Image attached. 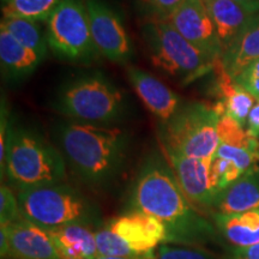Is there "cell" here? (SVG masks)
<instances>
[{
	"instance_id": "cell-1",
	"label": "cell",
	"mask_w": 259,
	"mask_h": 259,
	"mask_svg": "<svg viewBox=\"0 0 259 259\" xmlns=\"http://www.w3.org/2000/svg\"><path fill=\"white\" fill-rule=\"evenodd\" d=\"M131 204L134 211L148 213L164 223L167 244L198 247L216 238L211 223L190 203L170 166L160 158L149 160L139 171Z\"/></svg>"
},
{
	"instance_id": "cell-32",
	"label": "cell",
	"mask_w": 259,
	"mask_h": 259,
	"mask_svg": "<svg viewBox=\"0 0 259 259\" xmlns=\"http://www.w3.org/2000/svg\"><path fill=\"white\" fill-rule=\"evenodd\" d=\"M9 111L4 100L2 101V113H0V171H2V180L4 179L5 174V160H6V149L9 142Z\"/></svg>"
},
{
	"instance_id": "cell-34",
	"label": "cell",
	"mask_w": 259,
	"mask_h": 259,
	"mask_svg": "<svg viewBox=\"0 0 259 259\" xmlns=\"http://www.w3.org/2000/svg\"><path fill=\"white\" fill-rule=\"evenodd\" d=\"M229 259H259V244L245 248H235Z\"/></svg>"
},
{
	"instance_id": "cell-33",
	"label": "cell",
	"mask_w": 259,
	"mask_h": 259,
	"mask_svg": "<svg viewBox=\"0 0 259 259\" xmlns=\"http://www.w3.org/2000/svg\"><path fill=\"white\" fill-rule=\"evenodd\" d=\"M245 130L250 137L259 139V101L255 102L252 107L250 114L247 116Z\"/></svg>"
},
{
	"instance_id": "cell-17",
	"label": "cell",
	"mask_w": 259,
	"mask_h": 259,
	"mask_svg": "<svg viewBox=\"0 0 259 259\" xmlns=\"http://www.w3.org/2000/svg\"><path fill=\"white\" fill-rule=\"evenodd\" d=\"M59 259H96L95 232L85 225H69L48 231Z\"/></svg>"
},
{
	"instance_id": "cell-27",
	"label": "cell",
	"mask_w": 259,
	"mask_h": 259,
	"mask_svg": "<svg viewBox=\"0 0 259 259\" xmlns=\"http://www.w3.org/2000/svg\"><path fill=\"white\" fill-rule=\"evenodd\" d=\"M215 156L233 162L242 171V174H245L251 168L257 166L259 162V147H234V145L220 143Z\"/></svg>"
},
{
	"instance_id": "cell-31",
	"label": "cell",
	"mask_w": 259,
	"mask_h": 259,
	"mask_svg": "<svg viewBox=\"0 0 259 259\" xmlns=\"http://www.w3.org/2000/svg\"><path fill=\"white\" fill-rule=\"evenodd\" d=\"M234 80L259 101V59L245 67Z\"/></svg>"
},
{
	"instance_id": "cell-37",
	"label": "cell",
	"mask_w": 259,
	"mask_h": 259,
	"mask_svg": "<svg viewBox=\"0 0 259 259\" xmlns=\"http://www.w3.org/2000/svg\"><path fill=\"white\" fill-rule=\"evenodd\" d=\"M6 2H8V0H2V5H4Z\"/></svg>"
},
{
	"instance_id": "cell-30",
	"label": "cell",
	"mask_w": 259,
	"mask_h": 259,
	"mask_svg": "<svg viewBox=\"0 0 259 259\" xmlns=\"http://www.w3.org/2000/svg\"><path fill=\"white\" fill-rule=\"evenodd\" d=\"M185 0H139L149 19L166 21Z\"/></svg>"
},
{
	"instance_id": "cell-3",
	"label": "cell",
	"mask_w": 259,
	"mask_h": 259,
	"mask_svg": "<svg viewBox=\"0 0 259 259\" xmlns=\"http://www.w3.org/2000/svg\"><path fill=\"white\" fill-rule=\"evenodd\" d=\"M5 174L18 192L57 185L66 179V162L60 151L37 135L10 128Z\"/></svg>"
},
{
	"instance_id": "cell-5",
	"label": "cell",
	"mask_w": 259,
	"mask_h": 259,
	"mask_svg": "<svg viewBox=\"0 0 259 259\" xmlns=\"http://www.w3.org/2000/svg\"><path fill=\"white\" fill-rule=\"evenodd\" d=\"M143 36L155 66L184 83L200 78L220 63L194 47L167 21L148 19Z\"/></svg>"
},
{
	"instance_id": "cell-16",
	"label": "cell",
	"mask_w": 259,
	"mask_h": 259,
	"mask_svg": "<svg viewBox=\"0 0 259 259\" xmlns=\"http://www.w3.org/2000/svg\"><path fill=\"white\" fill-rule=\"evenodd\" d=\"M219 213H239L259 209V167L255 166L216 197Z\"/></svg>"
},
{
	"instance_id": "cell-15",
	"label": "cell",
	"mask_w": 259,
	"mask_h": 259,
	"mask_svg": "<svg viewBox=\"0 0 259 259\" xmlns=\"http://www.w3.org/2000/svg\"><path fill=\"white\" fill-rule=\"evenodd\" d=\"M259 59V14L252 15L221 58V66L234 79L245 67Z\"/></svg>"
},
{
	"instance_id": "cell-28",
	"label": "cell",
	"mask_w": 259,
	"mask_h": 259,
	"mask_svg": "<svg viewBox=\"0 0 259 259\" xmlns=\"http://www.w3.org/2000/svg\"><path fill=\"white\" fill-rule=\"evenodd\" d=\"M155 259H218L211 252L193 246H171L164 244L160 246V250Z\"/></svg>"
},
{
	"instance_id": "cell-8",
	"label": "cell",
	"mask_w": 259,
	"mask_h": 259,
	"mask_svg": "<svg viewBox=\"0 0 259 259\" xmlns=\"http://www.w3.org/2000/svg\"><path fill=\"white\" fill-rule=\"evenodd\" d=\"M46 38L48 47L65 59L85 61L99 54L83 0L61 2L47 21Z\"/></svg>"
},
{
	"instance_id": "cell-21",
	"label": "cell",
	"mask_w": 259,
	"mask_h": 259,
	"mask_svg": "<svg viewBox=\"0 0 259 259\" xmlns=\"http://www.w3.org/2000/svg\"><path fill=\"white\" fill-rule=\"evenodd\" d=\"M44 58L16 41L0 29V63L3 70L14 78H22L36 70Z\"/></svg>"
},
{
	"instance_id": "cell-12",
	"label": "cell",
	"mask_w": 259,
	"mask_h": 259,
	"mask_svg": "<svg viewBox=\"0 0 259 259\" xmlns=\"http://www.w3.org/2000/svg\"><path fill=\"white\" fill-rule=\"evenodd\" d=\"M161 148L190 203L196 209L213 208L216 196L210 183L211 161L187 157L167 148Z\"/></svg>"
},
{
	"instance_id": "cell-24",
	"label": "cell",
	"mask_w": 259,
	"mask_h": 259,
	"mask_svg": "<svg viewBox=\"0 0 259 259\" xmlns=\"http://www.w3.org/2000/svg\"><path fill=\"white\" fill-rule=\"evenodd\" d=\"M97 251L100 257H114V258H128L142 259L132 250L126 242L113 233L108 227L95 232Z\"/></svg>"
},
{
	"instance_id": "cell-19",
	"label": "cell",
	"mask_w": 259,
	"mask_h": 259,
	"mask_svg": "<svg viewBox=\"0 0 259 259\" xmlns=\"http://www.w3.org/2000/svg\"><path fill=\"white\" fill-rule=\"evenodd\" d=\"M203 2L225 52L252 15L233 0Z\"/></svg>"
},
{
	"instance_id": "cell-2",
	"label": "cell",
	"mask_w": 259,
	"mask_h": 259,
	"mask_svg": "<svg viewBox=\"0 0 259 259\" xmlns=\"http://www.w3.org/2000/svg\"><path fill=\"white\" fill-rule=\"evenodd\" d=\"M59 144L65 162L90 185L114 179L125 161L126 136L118 127L70 122L60 130Z\"/></svg>"
},
{
	"instance_id": "cell-20",
	"label": "cell",
	"mask_w": 259,
	"mask_h": 259,
	"mask_svg": "<svg viewBox=\"0 0 259 259\" xmlns=\"http://www.w3.org/2000/svg\"><path fill=\"white\" fill-rule=\"evenodd\" d=\"M216 67L221 73L218 82L220 101L215 106L216 111L220 115L226 113L245 127L247 116L257 100L225 72L221 66V61Z\"/></svg>"
},
{
	"instance_id": "cell-22",
	"label": "cell",
	"mask_w": 259,
	"mask_h": 259,
	"mask_svg": "<svg viewBox=\"0 0 259 259\" xmlns=\"http://www.w3.org/2000/svg\"><path fill=\"white\" fill-rule=\"evenodd\" d=\"M0 29L8 31L16 41L34 51L41 58L47 54V38L42 34L37 22L17 17H3Z\"/></svg>"
},
{
	"instance_id": "cell-35",
	"label": "cell",
	"mask_w": 259,
	"mask_h": 259,
	"mask_svg": "<svg viewBox=\"0 0 259 259\" xmlns=\"http://www.w3.org/2000/svg\"><path fill=\"white\" fill-rule=\"evenodd\" d=\"M233 2L244 8L248 14H259V0H233Z\"/></svg>"
},
{
	"instance_id": "cell-14",
	"label": "cell",
	"mask_w": 259,
	"mask_h": 259,
	"mask_svg": "<svg viewBox=\"0 0 259 259\" xmlns=\"http://www.w3.org/2000/svg\"><path fill=\"white\" fill-rule=\"evenodd\" d=\"M127 77L144 106L156 118L169 121L180 108V97L166 84L137 67H127Z\"/></svg>"
},
{
	"instance_id": "cell-4",
	"label": "cell",
	"mask_w": 259,
	"mask_h": 259,
	"mask_svg": "<svg viewBox=\"0 0 259 259\" xmlns=\"http://www.w3.org/2000/svg\"><path fill=\"white\" fill-rule=\"evenodd\" d=\"M17 197L22 218L47 231L69 225L92 227L99 220L95 206L64 183L19 191Z\"/></svg>"
},
{
	"instance_id": "cell-9",
	"label": "cell",
	"mask_w": 259,
	"mask_h": 259,
	"mask_svg": "<svg viewBox=\"0 0 259 259\" xmlns=\"http://www.w3.org/2000/svg\"><path fill=\"white\" fill-rule=\"evenodd\" d=\"M84 3L99 54L114 63H126L132 56V46L120 18L101 0H84Z\"/></svg>"
},
{
	"instance_id": "cell-11",
	"label": "cell",
	"mask_w": 259,
	"mask_h": 259,
	"mask_svg": "<svg viewBox=\"0 0 259 259\" xmlns=\"http://www.w3.org/2000/svg\"><path fill=\"white\" fill-rule=\"evenodd\" d=\"M107 227L141 255L142 259H155L153 254L155 248L168 241L164 223L141 211H131L119 216L112 220Z\"/></svg>"
},
{
	"instance_id": "cell-25",
	"label": "cell",
	"mask_w": 259,
	"mask_h": 259,
	"mask_svg": "<svg viewBox=\"0 0 259 259\" xmlns=\"http://www.w3.org/2000/svg\"><path fill=\"white\" fill-rule=\"evenodd\" d=\"M218 132L220 143L234 145V147H259V139L250 137L244 126H241L238 121L227 115L226 113L220 115Z\"/></svg>"
},
{
	"instance_id": "cell-18",
	"label": "cell",
	"mask_w": 259,
	"mask_h": 259,
	"mask_svg": "<svg viewBox=\"0 0 259 259\" xmlns=\"http://www.w3.org/2000/svg\"><path fill=\"white\" fill-rule=\"evenodd\" d=\"M216 226L225 239L236 248L259 244V209L239 213L213 215Z\"/></svg>"
},
{
	"instance_id": "cell-29",
	"label": "cell",
	"mask_w": 259,
	"mask_h": 259,
	"mask_svg": "<svg viewBox=\"0 0 259 259\" xmlns=\"http://www.w3.org/2000/svg\"><path fill=\"white\" fill-rule=\"evenodd\" d=\"M22 218L18 197L4 183L0 187V226L11 225Z\"/></svg>"
},
{
	"instance_id": "cell-26",
	"label": "cell",
	"mask_w": 259,
	"mask_h": 259,
	"mask_svg": "<svg viewBox=\"0 0 259 259\" xmlns=\"http://www.w3.org/2000/svg\"><path fill=\"white\" fill-rule=\"evenodd\" d=\"M241 176L242 171L233 162L213 156L210 164V183L216 197Z\"/></svg>"
},
{
	"instance_id": "cell-36",
	"label": "cell",
	"mask_w": 259,
	"mask_h": 259,
	"mask_svg": "<svg viewBox=\"0 0 259 259\" xmlns=\"http://www.w3.org/2000/svg\"><path fill=\"white\" fill-rule=\"evenodd\" d=\"M96 259H128V258H114V257H99Z\"/></svg>"
},
{
	"instance_id": "cell-23",
	"label": "cell",
	"mask_w": 259,
	"mask_h": 259,
	"mask_svg": "<svg viewBox=\"0 0 259 259\" xmlns=\"http://www.w3.org/2000/svg\"><path fill=\"white\" fill-rule=\"evenodd\" d=\"M63 0H8L2 5L3 17H17L47 22Z\"/></svg>"
},
{
	"instance_id": "cell-6",
	"label": "cell",
	"mask_w": 259,
	"mask_h": 259,
	"mask_svg": "<svg viewBox=\"0 0 259 259\" xmlns=\"http://www.w3.org/2000/svg\"><path fill=\"white\" fill-rule=\"evenodd\" d=\"M219 120L215 107L199 102L180 107L166 122L161 147L187 157L211 161L220 145Z\"/></svg>"
},
{
	"instance_id": "cell-13",
	"label": "cell",
	"mask_w": 259,
	"mask_h": 259,
	"mask_svg": "<svg viewBox=\"0 0 259 259\" xmlns=\"http://www.w3.org/2000/svg\"><path fill=\"white\" fill-rule=\"evenodd\" d=\"M8 235V259H59L47 229L21 218L0 226Z\"/></svg>"
},
{
	"instance_id": "cell-10",
	"label": "cell",
	"mask_w": 259,
	"mask_h": 259,
	"mask_svg": "<svg viewBox=\"0 0 259 259\" xmlns=\"http://www.w3.org/2000/svg\"><path fill=\"white\" fill-rule=\"evenodd\" d=\"M166 21L204 54L221 61L222 45L203 0H185Z\"/></svg>"
},
{
	"instance_id": "cell-7",
	"label": "cell",
	"mask_w": 259,
	"mask_h": 259,
	"mask_svg": "<svg viewBox=\"0 0 259 259\" xmlns=\"http://www.w3.org/2000/svg\"><path fill=\"white\" fill-rule=\"evenodd\" d=\"M124 95L103 76L94 74L73 80L58 99L61 114L87 124H107L124 112Z\"/></svg>"
}]
</instances>
